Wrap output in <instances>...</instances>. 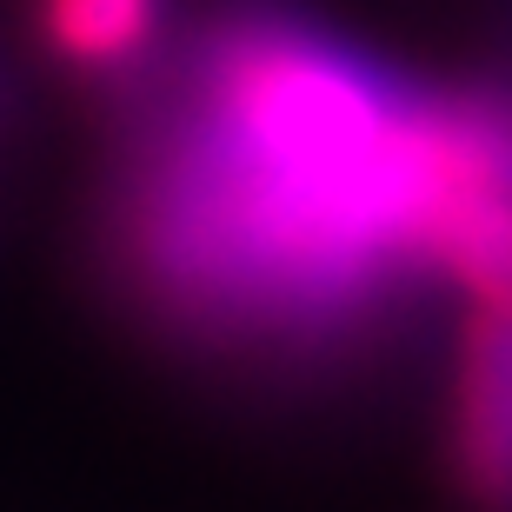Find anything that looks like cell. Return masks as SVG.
Masks as SVG:
<instances>
[{
  "label": "cell",
  "mask_w": 512,
  "mask_h": 512,
  "mask_svg": "<svg viewBox=\"0 0 512 512\" xmlns=\"http://www.w3.org/2000/svg\"><path fill=\"white\" fill-rule=\"evenodd\" d=\"M127 193V260L187 326L320 340L426 280V94L286 0H227Z\"/></svg>",
  "instance_id": "1"
},
{
  "label": "cell",
  "mask_w": 512,
  "mask_h": 512,
  "mask_svg": "<svg viewBox=\"0 0 512 512\" xmlns=\"http://www.w3.org/2000/svg\"><path fill=\"white\" fill-rule=\"evenodd\" d=\"M27 54L87 100L147 94L173 74L180 0H14Z\"/></svg>",
  "instance_id": "2"
},
{
  "label": "cell",
  "mask_w": 512,
  "mask_h": 512,
  "mask_svg": "<svg viewBox=\"0 0 512 512\" xmlns=\"http://www.w3.org/2000/svg\"><path fill=\"white\" fill-rule=\"evenodd\" d=\"M439 439L459 499L479 512H512V306H466Z\"/></svg>",
  "instance_id": "3"
}]
</instances>
